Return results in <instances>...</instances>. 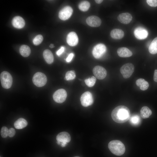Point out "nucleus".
<instances>
[{
  "label": "nucleus",
  "mask_w": 157,
  "mask_h": 157,
  "mask_svg": "<svg viewBox=\"0 0 157 157\" xmlns=\"http://www.w3.org/2000/svg\"><path fill=\"white\" fill-rule=\"evenodd\" d=\"M113 120L117 123H122L127 122L130 117V111L124 106H119L115 108L111 113Z\"/></svg>",
  "instance_id": "obj_1"
},
{
  "label": "nucleus",
  "mask_w": 157,
  "mask_h": 157,
  "mask_svg": "<svg viewBox=\"0 0 157 157\" xmlns=\"http://www.w3.org/2000/svg\"><path fill=\"white\" fill-rule=\"evenodd\" d=\"M108 147L113 154L118 156L123 155L125 151L124 144L121 141L117 140L110 141L108 143Z\"/></svg>",
  "instance_id": "obj_2"
},
{
  "label": "nucleus",
  "mask_w": 157,
  "mask_h": 157,
  "mask_svg": "<svg viewBox=\"0 0 157 157\" xmlns=\"http://www.w3.org/2000/svg\"><path fill=\"white\" fill-rule=\"evenodd\" d=\"M0 80L2 87L4 88H10L12 84L13 78L8 72L4 71L0 74Z\"/></svg>",
  "instance_id": "obj_3"
},
{
  "label": "nucleus",
  "mask_w": 157,
  "mask_h": 157,
  "mask_svg": "<svg viewBox=\"0 0 157 157\" xmlns=\"http://www.w3.org/2000/svg\"><path fill=\"white\" fill-rule=\"evenodd\" d=\"M32 81L34 84L36 86L42 87L46 84L47 79L46 76L44 73L38 72L34 75Z\"/></svg>",
  "instance_id": "obj_4"
},
{
  "label": "nucleus",
  "mask_w": 157,
  "mask_h": 157,
  "mask_svg": "<svg viewBox=\"0 0 157 157\" xmlns=\"http://www.w3.org/2000/svg\"><path fill=\"white\" fill-rule=\"evenodd\" d=\"M134 70V65L131 63H128L123 65L120 68V72L125 78L130 77Z\"/></svg>",
  "instance_id": "obj_5"
},
{
  "label": "nucleus",
  "mask_w": 157,
  "mask_h": 157,
  "mask_svg": "<svg viewBox=\"0 0 157 157\" xmlns=\"http://www.w3.org/2000/svg\"><path fill=\"white\" fill-rule=\"evenodd\" d=\"M57 143L60 144L62 147H65L67 143L69 142L71 139L69 134L66 132H63L58 134L56 137Z\"/></svg>",
  "instance_id": "obj_6"
},
{
  "label": "nucleus",
  "mask_w": 157,
  "mask_h": 157,
  "mask_svg": "<svg viewBox=\"0 0 157 157\" xmlns=\"http://www.w3.org/2000/svg\"><path fill=\"white\" fill-rule=\"evenodd\" d=\"M106 51V48L105 45L103 44H99L94 47L92 53L94 57L98 59L101 57Z\"/></svg>",
  "instance_id": "obj_7"
},
{
  "label": "nucleus",
  "mask_w": 157,
  "mask_h": 157,
  "mask_svg": "<svg viewBox=\"0 0 157 157\" xmlns=\"http://www.w3.org/2000/svg\"><path fill=\"white\" fill-rule=\"evenodd\" d=\"M67 97V93L65 90L60 89L57 90L53 94V98L56 102L62 103L65 100Z\"/></svg>",
  "instance_id": "obj_8"
},
{
  "label": "nucleus",
  "mask_w": 157,
  "mask_h": 157,
  "mask_svg": "<svg viewBox=\"0 0 157 157\" xmlns=\"http://www.w3.org/2000/svg\"><path fill=\"white\" fill-rule=\"evenodd\" d=\"M80 101L81 105L84 107H87L91 105L93 102L92 94L89 91L85 92L81 95Z\"/></svg>",
  "instance_id": "obj_9"
},
{
  "label": "nucleus",
  "mask_w": 157,
  "mask_h": 157,
  "mask_svg": "<svg viewBox=\"0 0 157 157\" xmlns=\"http://www.w3.org/2000/svg\"><path fill=\"white\" fill-rule=\"evenodd\" d=\"M73 12V9L71 7L69 6H66L59 11L58 17L62 20H67L71 16Z\"/></svg>",
  "instance_id": "obj_10"
},
{
  "label": "nucleus",
  "mask_w": 157,
  "mask_h": 157,
  "mask_svg": "<svg viewBox=\"0 0 157 157\" xmlns=\"http://www.w3.org/2000/svg\"><path fill=\"white\" fill-rule=\"evenodd\" d=\"M93 72L95 77L99 80L104 78L107 75L106 69L100 66H95L93 69Z\"/></svg>",
  "instance_id": "obj_11"
},
{
  "label": "nucleus",
  "mask_w": 157,
  "mask_h": 157,
  "mask_svg": "<svg viewBox=\"0 0 157 157\" xmlns=\"http://www.w3.org/2000/svg\"><path fill=\"white\" fill-rule=\"evenodd\" d=\"M86 21L88 25L92 27H98L101 23V19L99 17L94 15L88 17Z\"/></svg>",
  "instance_id": "obj_12"
},
{
  "label": "nucleus",
  "mask_w": 157,
  "mask_h": 157,
  "mask_svg": "<svg viewBox=\"0 0 157 157\" xmlns=\"http://www.w3.org/2000/svg\"><path fill=\"white\" fill-rule=\"evenodd\" d=\"M67 42L70 46H74L78 44V38L76 33L74 32H71L68 34L66 38Z\"/></svg>",
  "instance_id": "obj_13"
},
{
  "label": "nucleus",
  "mask_w": 157,
  "mask_h": 157,
  "mask_svg": "<svg viewBox=\"0 0 157 157\" xmlns=\"http://www.w3.org/2000/svg\"><path fill=\"white\" fill-rule=\"evenodd\" d=\"M134 34L135 37L138 39L143 40L147 38L148 35V33L144 28L138 27L135 29Z\"/></svg>",
  "instance_id": "obj_14"
},
{
  "label": "nucleus",
  "mask_w": 157,
  "mask_h": 157,
  "mask_svg": "<svg viewBox=\"0 0 157 157\" xmlns=\"http://www.w3.org/2000/svg\"><path fill=\"white\" fill-rule=\"evenodd\" d=\"M132 19L131 15L128 13L120 14L117 17L118 21L124 24H129L131 21Z\"/></svg>",
  "instance_id": "obj_15"
},
{
  "label": "nucleus",
  "mask_w": 157,
  "mask_h": 157,
  "mask_svg": "<svg viewBox=\"0 0 157 157\" xmlns=\"http://www.w3.org/2000/svg\"><path fill=\"white\" fill-rule=\"evenodd\" d=\"M12 23L13 26L17 28H22L25 25L24 20L19 16L14 17L13 19Z\"/></svg>",
  "instance_id": "obj_16"
},
{
  "label": "nucleus",
  "mask_w": 157,
  "mask_h": 157,
  "mask_svg": "<svg viewBox=\"0 0 157 157\" xmlns=\"http://www.w3.org/2000/svg\"><path fill=\"white\" fill-rule=\"evenodd\" d=\"M118 55L121 57H128L131 56L132 52L127 48L121 47L119 48L117 51Z\"/></svg>",
  "instance_id": "obj_17"
},
{
  "label": "nucleus",
  "mask_w": 157,
  "mask_h": 157,
  "mask_svg": "<svg viewBox=\"0 0 157 157\" xmlns=\"http://www.w3.org/2000/svg\"><path fill=\"white\" fill-rule=\"evenodd\" d=\"M110 35L113 39H120L123 37L124 33L123 31L120 29H114L111 31Z\"/></svg>",
  "instance_id": "obj_18"
},
{
  "label": "nucleus",
  "mask_w": 157,
  "mask_h": 157,
  "mask_svg": "<svg viewBox=\"0 0 157 157\" xmlns=\"http://www.w3.org/2000/svg\"><path fill=\"white\" fill-rule=\"evenodd\" d=\"M44 58L48 64H51L53 61V57L51 52L49 49L44 50L43 53Z\"/></svg>",
  "instance_id": "obj_19"
},
{
  "label": "nucleus",
  "mask_w": 157,
  "mask_h": 157,
  "mask_svg": "<svg viewBox=\"0 0 157 157\" xmlns=\"http://www.w3.org/2000/svg\"><path fill=\"white\" fill-rule=\"evenodd\" d=\"M129 122L132 125L134 126H137L141 124V119L140 116L138 115L133 114L130 117Z\"/></svg>",
  "instance_id": "obj_20"
},
{
  "label": "nucleus",
  "mask_w": 157,
  "mask_h": 157,
  "mask_svg": "<svg viewBox=\"0 0 157 157\" xmlns=\"http://www.w3.org/2000/svg\"><path fill=\"white\" fill-rule=\"evenodd\" d=\"M136 84L142 90H147L149 86V83L143 78H139L136 81Z\"/></svg>",
  "instance_id": "obj_21"
},
{
  "label": "nucleus",
  "mask_w": 157,
  "mask_h": 157,
  "mask_svg": "<svg viewBox=\"0 0 157 157\" xmlns=\"http://www.w3.org/2000/svg\"><path fill=\"white\" fill-rule=\"evenodd\" d=\"M27 124V122L25 119L20 118L15 122L14 125L16 129H21L26 127Z\"/></svg>",
  "instance_id": "obj_22"
},
{
  "label": "nucleus",
  "mask_w": 157,
  "mask_h": 157,
  "mask_svg": "<svg viewBox=\"0 0 157 157\" xmlns=\"http://www.w3.org/2000/svg\"><path fill=\"white\" fill-rule=\"evenodd\" d=\"M140 115L143 119L149 117L152 114L151 110L148 107L144 106L140 110Z\"/></svg>",
  "instance_id": "obj_23"
},
{
  "label": "nucleus",
  "mask_w": 157,
  "mask_h": 157,
  "mask_svg": "<svg viewBox=\"0 0 157 157\" xmlns=\"http://www.w3.org/2000/svg\"><path fill=\"white\" fill-rule=\"evenodd\" d=\"M31 50L30 47L26 45H22L19 49V52L23 56L27 57L31 53Z\"/></svg>",
  "instance_id": "obj_24"
},
{
  "label": "nucleus",
  "mask_w": 157,
  "mask_h": 157,
  "mask_svg": "<svg viewBox=\"0 0 157 157\" xmlns=\"http://www.w3.org/2000/svg\"><path fill=\"white\" fill-rule=\"evenodd\" d=\"M148 49L149 53L151 54L157 53V37L155 38L151 42Z\"/></svg>",
  "instance_id": "obj_25"
},
{
  "label": "nucleus",
  "mask_w": 157,
  "mask_h": 157,
  "mask_svg": "<svg viewBox=\"0 0 157 157\" xmlns=\"http://www.w3.org/2000/svg\"><path fill=\"white\" fill-rule=\"evenodd\" d=\"M79 9L81 11L85 12L88 10L90 7V3L86 1H82L78 4Z\"/></svg>",
  "instance_id": "obj_26"
},
{
  "label": "nucleus",
  "mask_w": 157,
  "mask_h": 157,
  "mask_svg": "<svg viewBox=\"0 0 157 157\" xmlns=\"http://www.w3.org/2000/svg\"><path fill=\"white\" fill-rule=\"evenodd\" d=\"M96 81V78L94 76H92L90 78L85 80V82L86 84L88 87H91L94 85Z\"/></svg>",
  "instance_id": "obj_27"
},
{
  "label": "nucleus",
  "mask_w": 157,
  "mask_h": 157,
  "mask_svg": "<svg viewBox=\"0 0 157 157\" xmlns=\"http://www.w3.org/2000/svg\"><path fill=\"white\" fill-rule=\"evenodd\" d=\"M76 74L74 70H71L67 72L65 74V79L67 81L72 80L75 78Z\"/></svg>",
  "instance_id": "obj_28"
},
{
  "label": "nucleus",
  "mask_w": 157,
  "mask_h": 157,
  "mask_svg": "<svg viewBox=\"0 0 157 157\" xmlns=\"http://www.w3.org/2000/svg\"><path fill=\"white\" fill-rule=\"evenodd\" d=\"M43 40V37L41 35H37L33 39V42L35 45H38L40 44Z\"/></svg>",
  "instance_id": "obj_29"
},
{
  "label": "nucleus",
  "mask_w": 157,
  "mask_h": 157,
  "mask_svg": "<svg viewBox=\"0 0 157 157\" xmlns=\"http://www.w3.org/2000/svg\"><path fill=\"white\" fill-rule=\"evenodd\" d=\"M8 130L5 126L2 127L1 130V135L3 138H6L8 136Z\"/></svg>",
  "instance_id": "obj_30"
},
{
  "label": "nucleus",
  "mask_w": 157,
  "mask_h": 157,
  "mask_svg": "<svg viewBox=\"0 0 157 157\" xmlns=\"http://www.w3.org/2000/svg\"><path fill=\"white\" fill-rule=\"evenodd\" d=\"M146 1L148 5L151 7L157 6V0H147Z\"/></svg>",
  "instance_id": "obj_31"
},
{
  "label": "nucleus",
  "mask_w": 157,
  "mask_h": 157,
  "mask_svg": "<svg viewBox=\"0 0 157 157\" xmlns=\"http://www.w3.org/2000/svg\"><path fill=\"white\" fill-rule=\"evenodd\" d=\"M15 134V131L13 128H10L8 129V136L10 137H13Z\"/></svg>",
  "instance_id": "obj_32"
},
{
  "label": "nucleus",
  "mask_w": 157,
  "mask_h": 157,
  "mask_svg": "<svg viewBox=\"0 0 157 157\" xmlns=\"http://www.w3.org/2000/svg\"><path fill=\"white\" fill-rule=\"evenodd\" d=\"M64 50L65 47L63 46L61 47L60 49L57 51L56 52L57 55L58 56H60L64 52Z\"/></svg>",
  "instance_id": "obj_33"
},
{
  "label": "nucleus",
  "mask_w": 157,
  "mask_h": 157,
  "mask_svg": "<svg viewBox=\"0 0 157 157\" xmlns=\"http://www.w3.org/2000/svg\"><path fill=\"white\" fill-rule=\"evenodd\" d=\"M74 54L73 53H70L67 56V58L66 59V61L67 62H70L72 59L73 58V57L74 56Z\"/></svg>",
  "instance_id": "obj_34"
},
{
  "label": "nucleus",
  "mask_w": 157,
  "mask_h": 157,
  "mask_svg": "<svg viewBox=\"0 0 157 157\" xmlns=\"http://www.w3.org/2000/svg\"><path fill=\"white\" fill-rule=\"evenodd\" d=\"M154 81L157 82V69L154 70Z\"/></svg>",
  "instance_id": "obj_35"
},
{
  "label": "nucleus",
  "mask_w": 157,
  "mask_h": 157,
  "mask_svg": "<svg viewBox=\"0 0 157 157\" xmlns=\"http://www.w3.org/2000/svg\"><path fill=\"white\" fill-rule=\"evenodd\" d=\"M95 2L97 3L100 4L101 3L103 0H95Z\"/></svg>",
  "instance_id": "obj_36"
},
{
  "label": "nucleus",
  "mask_w": 157,
  "mask_h": 157,
  "mask_svg": "<svg viewBox=\"0 0 157 157\" xmlns=\"http://www.w3.org/2000/svg\"><path fill=\"white\" fill-rule=\"evenodd\" d=\"M49 47L51 48H53L54 47V45L53 44H51L50 45Z\"/></svg>",
  "instance_id": "obj_37"
},
{
  "label": "nucleus",
  "mask_w": 157,
  "mask_h": 157,
  "mask_svg": "<svg viewBox=\"0 0 157 157\" xmlns=\"http://www.w3.org/2000/svg\"><path fill=\"white\" fill-rule=\"evenodd\" d=\"M74 157H80L79 156H75Z\"/></svg>",
  "instance_id": "obj_38"
}]
</instances>
